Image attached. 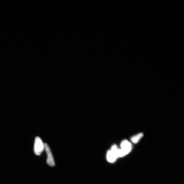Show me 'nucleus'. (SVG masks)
<instances>
[{
	"mask_svg": "<svg viewBox=\"0 0 184 184\" xmlns=\"http://www.w3.org/2000/svg\"><path fill=\"white\" fill-rule=\"evenodd\" d=\"M121 150L126 155L128 154L132 150V145L127 140H124L121 142Z\"/></svg>",
	"mask_w": 184,
	"mask_h": 184,
	"instance_id": "obj_3",
	"label": "nucleus"
},
{
	"mask_svg": "<svg viewBox=\"0 0 184 184\" xmlns=\"http://www.w3.org/2000/svg\"><path fill=\"white\" fill-rule=\"evenodd\" d=\"M117 159V157L115 155L111 152V150H109L107 152V161L110 163H113Z\"/></svg>",
	"mask_w": 184,
	"mask_h": 184,
	"instance_id": "obj_4",
	"label": "nucleus"
},
{
	"mask_svg": "<svg viewBox=\"0 0 184 184\" xmlns=\"http://www.w3.org/2000/svg\"><path fill=\"white\" fill-rule=\"evenodd\" d=\"M118 148L117 147L116 145H114L112 147L111 149V152H112L114 155L116 157L118 158L117 156V153L118 150Z\"/></svg>",
	"mask_w": 184,
	"mask_h": 184,
	"instance_id": "obj_6",
	"label": "nucleus"
},
{
	"mask_svg": "<svg viewBox=\"0 0 184 184\" xmlns=\"http://www.w3.org/2000/svg\"><path fill=\"white\" fill-rule=\"evenodd\" d=\"M45 150V144L39 137H37L35 140L34 150L35 154L40 155Z\"/></svg>",
	"mask_w": 184,
	"mask_h": 184,
	"instance_id": "obj_1",
	"label": "nucleus"
},
{
	"mask_svg": "<svg viewBox=\"0 0 184 184\" xmlns=\"http://www.w3.org/2000/svg\"><path fill=\"white\" fill-rule=\"evenodd\" d=\"M143 136V133H139L131 137V141L133 143L137 144Z\"/></svg>",
	"mask_w": 184,
	"mask_h": 184,
	"instance_id": "obj_5",
	"label": "nucleus"
},
{
	"mask_svg": "<svg viewBox=\"0 0 184 184\" xmlns=\"http://www.w3.org/2000/svg\"><path fill=\"white\" fill-rule=\"evenodd\" d=\"M45 149L47 155V163L50 166H54L55 165L54 158L51 151L49 146L47 144H45Z\"/></svg>",
	"mask_w": 184,
	"mask_h": 184,
	"instance_id": "obj_2",
	"label": "nucleus"
}]
</instances>
